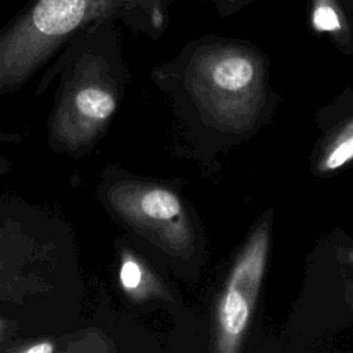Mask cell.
I'll list each match as a JSON object with an SVG mask.
<instances>
[{"label":"cell","mask_w":353,"mask_h":353,"mask_svg":"<svg viewBox=\"0 0 353 353\" xmlns=\"http://www.w3.org/2000/svg\"><path fill=\"white\" fill-rule=\"evenodd\" d=\"M114 19L79 30L61 50L48 76L61 73L57 105L48 123L57 152L81 156L109 125L119 103Z\"/></svg>","instance_id":"obj_1"},{"label":"cell","mask_w":353,"mask_h":353,"mask_svg":"<svg viewBox=\"0 0 353 353\" xmlns=\"http://www.w3.org/2000/svg\"><path fill=\"white\" fill-rule=\"evenodd\" d=\"M112 19L94 0H29L0 29V94L25 84L83 28Z\"/></svg>","instance_id":"obj_2"},{"label":"cell","mask_w":353,"mask_h":353,"mask_svg":"<svg viewBox=\"0 0 353 353\" xmlns=\"http://www.w3.org/2000/svg\"><path fill=\"white\" fill-rule=\"evenodd\" d=\"M268 256V232L259 229L243 250L218 307V349L234 352L248 325Z\"/></svg>","instance_id":"obj_3"},{"label":"cell","mask_w":353,"mask_h":353,"mask_svg":"<svg viewBox=\"0 0 353 353\" xmlns=\"http://www.w3.org/2000/svg\"><path fill=\"white\" fill-rule=\"evenodd\" d=\"M110 208L125 222L142 232L161 233V240L176 245V222L182 215V204L178 196L156 185L134 181L113 183L106 192Z\"/></svg>","instance_id":"obj_4"},{"label":"cell","mask_w":353,"mask_h":353,"mask_svg":"<svg viewBox=\"0 0 353 353\" xmlns=\"http://www.w3.org/2000/svg\"><path fill=\"white\" fill-rule=\"evenodd\" d=\"M48 258L46 245L19 230L0 228V301L23 302L26 296L51 290L54 285L43 273Z\"/></svg>","instance_id":"obj_5"},{"label":"cell","mask_w":353,"mask_h":353,"mask_svg":"<svg viewBox=\"0 0 353 353\" xmlns=\"http://www.w3.org/2000/svg\"><path fill=\"white\" fill-rule=\"evenodd\" d=\"M210 84L221 92H243L255 81L256 66L243 52L226 51L216 55L207 68Z\"/></svg>","instance_id":"obj_6"},{"label":"cell","mask_w":353,"mask_h":353,"mask_svg":"<svg viewBox=\"0 0 353 353\" xmlns=\"http://www.w3.org/2000/svg\"><path fill=\"white\" fill-rule=\"evenodd\" d=\"M50 350L66 353H88V352H109V341L105 335L95 330L74 331L62 336H47Z\"/></svg>","instance_id":"obj_7"},{"label":"cell","mask_w":353,"mask_h":353,"mask_svg":"<svg viewBox=\"0 0 353 353\" xmlns=\"http://www.w3.org/2000/svg\"><path fill=\"white\" fill-rule=\"evenodd\" d=\"M119 281L121 288L131 296H142L148 292L146 272L142 263L135 258L131 251L121 252V261L119 268Z\"/></svg>","instance_id":"obj_8"},{"label":"cell","mask_w":353,"mask_h":353,"mask_svg":"<svg viewBox=\"0 0 353 353\" xmlns=\"http://www.w3.org/2000/svg\"><path fill=\"white\" fill-rule=\"evenodd\" d=\"M353 159V120L345 125L339 137L335 139L325 157L321 161L320 168L323 171H334L345 165Z\"/></svg>","instance_id":"obj_9"},{"label":"cell","mask_w":353,"mask_h":353,"mask_svg":"<svg viewBox=\"0 0 353 353\" xmlns=\"http://www.w3.org/2000/svg\"><path fill=\"white\" fill-rule=\"evenodd\" d=\"M313 25L317 30L336 33L342 29L341 17L331 1L319 0L313 11Z\"/></svg>","instance_id":"obj_10"},{"label":"cell","mask_w":353,"mask_h":353,"mask_svg":"<svg viewBox=\"0 0 353 353\" xmlns=\"http://www.w3.org/2000/svg\"><path fill=\"white\" fill-rule=\"evenodd\" d=\"M112 19L130 18L146 0H94Z\"/></svg>","instance_id":"obj_11"},{"label":"cell","mask_w":353,"mask_h":353,"mask_svg":"<svg viewBox=\"0 0 353 353\" xmlns=\"http://www.w3.org/2000/svg\"><path fill=\"white\" fill-rule=\"evenodd\" d=\"M17 332V324L6 317L0 316V352H4L11 343L12 336Z\"/></svg>","instance_id":"obj_12"}]
</instances>
